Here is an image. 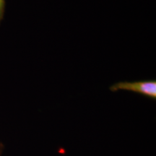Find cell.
I'll list each match as a JSON object with an SVG mask.
<instances>
[{"label":"cell","mask_w":156,"mask_h":156,"mask_svg":"<svg viewBox=\"0 0 156 156\" xmlns=\"http://www.w3.org/2000/svg\"><path fill=\"white\" fill-rule=\"evenodd\" d=\"M2 145H0V156L2 155Z\"/></svg>","instance_id":"obj_3"},{"label":"cell","mask_w":156,"mask_h":156,"mask_svg":"<svg viewBox=\"0 0 156 156\" xmlns=\"http://www.w3.org/2000/svg\"><path fill=\"white\" fill-rule=\"evenodd\" d=\"M110 90L112 92L119 90L130 91L155 100L156 81L151 80L134 82H119L110 87Z\"/></svg>","instance_id":"obj_1"},{"label":"cell","mask_w":156,"mask_h":156,"mask_svg":"<svg viewBox=\"0 0 156 156\" xmlns=\"http://www.w3.org/2000/svg\"><path fill=\"white\" fill-rule=\"evenodd\" d=\"M5 9V0H0V23L4 18Z\"/></svg>","instance_id":"obj_2"}]
</instances>
